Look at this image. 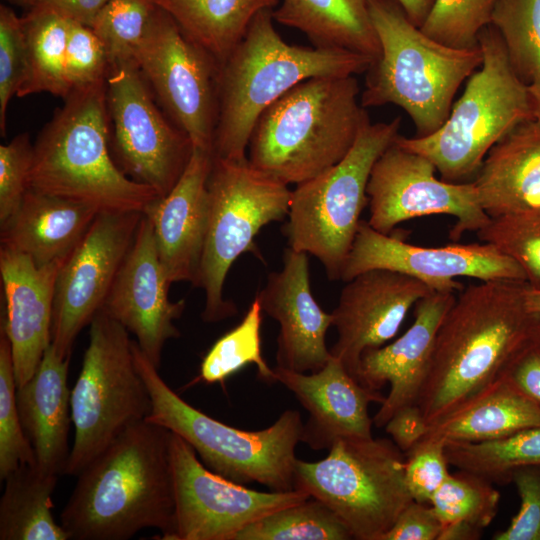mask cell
<instances>
[{
    "instance_id": "obj_28",
    "label": "cell",
    "mask_w": 540,
    "mask_h": 540,
    "mask_svg": "<svg viewBox=\"0 0 540 540\" xmlns=\"http://www.w3.org/2000/svg\"><path fill=\"white\" fill-rule=\"evenodd\" d=\"M100 211L89 204L29 188L1 229V245L43 266L65 260Z\"/></svg>"
},
{
    "instance_id": "obj_43",
    "label": "cell",
    "mask_w": 540,
    "mask_h": 540,
    "mask_svg": "<svg viewBox=\"0 0 540 540\" xmlns=\"http://www.w3.org/2000/svg\"><path fill=\"white\" fill-rule=\"evenodd\" d=\"M28 71V54L22 18L0 6V131L6 133V114Z\"/></svg>"
},
{
    "instance_id": "obj_25",
    "label": "cell",
    "mask_w": 540,
    "mask_h": 540,
    "mask_svg": "<svg viewBox=\"0 0 540 540\" xmlns=\"http://www.w3.org/2000/svg\"><path fill=\"white\" fill-rule=\"evenodd\" d=\"M63 262L38 266L19 251L0 247L6 304L1 330L10 341L17 387L33 376L51 344L55 283Z\"/></svg>"
},
{
    "instance_id": "obj_20",
    "label": "cell",
    "mask_w": 540,
    "mask_h": 540,
    "mask_svg": "<svg viewBox=\"0 0 540 540\" xmlns=\"http://www.w3.org/2000/svg\"><path fill=\"white\" fill-rule=\"evenodd\" d=\"M345 283L331 312L338 338L330 352L357 379L362 354L394 338L410 309L434 290L386 269L365 271Z\"/></svg>"
},
{
    "instance_id": "obj_3",
    "label": "cell",
    "mask_w": 540,
    "mask_h": 540,
    "mask_svg": "<svg viewBox=\"0 0 540 540\" xmlns=\"http://www.w3.org/2000/svg\"><path fill=\"white\" fill-rule=\"evenodd\" d=\"M372 63L348 50L287 43L274 27L272 10L259 12L220 68L213 155L246 159L259 116L289 90L310 78L357 76Z\"/></svg>"
},
{
    "instance_id": "obj_17",
    "label": "cell",
    "mask_w": 540,
    "mask_h": 540,
    "mask_svg": "<svg viewBox=\"0 0 540 540\" xmlns=\"http://www.w3.org/2000/svg\"><path fill=\"white\" fill-rule=\"evenodd\" d=\"M143 213L100 211L56 278L51 344L70 358L83 327L102 309L133 244Z\"/></svg>"
},
{
    "instance_id": "obj_12",
    "label": "cell",
    "mask_w": 540,
    "mask_h": 540,
    "mask_svg": "<svg viewBox=\"0 0 540 540\" xmlns=\"http://www.w3.org/2000/svg\"><path fill=\"white\" fill-rule=\"evenodd\" d=\"M210 213L196 287L203 289L202 319L218 322L237 307L223 296L226 276L244 253L258 254L254 239L261 228L288 216L292 190L248 161L213 155L207 181Z\"/></svg>"
},
{
    "instance_id": "obj_50",
    "label": "cell",
    "mask_w": 540,
    "mask_h": 540,
    "mask_svg": "<svg viewBox=\"0 0 540 540\" xmlns=\"http://www.w3.org/2000/svg\"><path fill=\"white\" fill-rule=\"evenodd\" d=\"M384 427L396 446L406 453L423 437L428 424L420 407L413 404L397 411Z\"/></svg>"
},
{
    "instance_id": "obj_35",
    "label": "cell",
    "mask_w": 540,
    "mask_h": 540,
    "mask_svg": "<svg viewBox=\"0 0 540 540\" xmlns=\"http://www.w3.org/2000/svg\"><path fill=\"white\" fill-rule=\"evenodd\" d=\"M445 453L451 466L507 484L517 469L540 467V427L484 442H447Z\"/></svg>"
},
{
    "instance_id": "obj_39",
    "label": "cell",
    "mask_w": 540,
    "mask_h": 540,
    "mask_svg": "<svg viewBox=\"0 0 540 540\" xmlns=\"http://www.w3.org/2000/svg\"><path fill=\"white\" fill-rule=\"evenodd\" d=\"M476 234L521 267L528 287L540 289V208L491 218Z\"/></svg>"
},
{
    "instance_id": "obj_8",
    "label": "cell",
    "mask_w": 540,
    "mask_h": 540,
    "mask_svg": "<svg viewBox=\"0 0 540 540\" xmlns=\"http://www.w3.org/2000/svg\"><path fill=\"white\" fill-rule=\"evenodd\" d=\"M483 62L453 103L445 123L424 137L398 135L400 147L428 158L442 180L463 182L477 174L491 148L535 112L528 90L514 72L497 30L479 33Z\"/></svg>"
},
{
    "instance_id": "obj_10",
    "label": "cell",
    "mask_w": 540,
    "mask_h": 540,
    "mask_svg": "<svg viewBox=\"0 0 540 540\" xmlns=\"http://www.w3.org/2000/svg\"><path fill=\"white\" fill-rule=\"evenodd\" d=\"M316 462L297 458L294 488L329 506L356 540H381L413 501L392 439H341Z\"/></svg>"
},
{
    "instance_id": "obj_51",
    "label": "cell",
    "mask_w": 540,
    "mask_h": 540,
    "mask_svg": "<svg viewBox=\"0 0 540 540\" xmlns=\"http://www.w3.org/2000/svg\"><path fill=\"white\" fill-rule=\"evenodd\" d=\"M108 1L109 0H36V4L46 5L69 20L90 27L98 13Z\"/></svg>"
},
{
    "instance_id": "obj_45",
    "label": "cell",
    "mask_w": 540,
    "mask_h": 540,
    "mask_svg": "<svg viewBox=\"0 0 540 540\" xmlns=\"http://www.w3.org/2000/svg\"><path fill=\"white\" fill-rule=\"evenodd\" d=\"M33 144L28 133L0 145V226L19 209L29 189Z\"/></svg>"
},
{
    "instance_id": "obj_6",
    "label": "cell",
    "mask_w": 540,
    "mask_h": 540,
    "mask_svg": "<svg viewBox=\"0 0 540 540\" xmlns=\"http://www.w3.org/2000/svg\"><path fill=\"white\" fill-rule=\"evenodd\" d=\"M368 4L380 55L366 72L361 105H397L411 118L416 137L428 136L445 123L460 85L482 65L480 45L457 49L433 40L396 0Z\"/></svg>"
},
{
    "instance_id": "obj_48",
    "label": "cell",
    "mask_w": 540,
    "mask_h": 540,
    "mask_svg": "<svg viewBox=\"0 0 540 540\" xmlns=\"http://www.w3.org/2000/svg\"><path fill=\"white\" fill-rule=\"evenodd\" d=\"M441 522L429 504L412 501L381 540H439Z\"/></svg>"
},
{
    "instance_id": "obj_54",
    "label": "cell",
    "mask_w": 540,
    "mask_h": 540,
    "mask_svg": "<svg viewBox=\"0 0 540 540\" xmlns=\"http://www.w3.org/2000/svg\"><path fill=\"white\" fill-rule=\"evenodd\" d=\"M535 116L540 117V82L528 85Z\"/></svg>"
},
{
    "instance_id": "obj_14",
    "label": "cell",
    "mask_w": 540,
    "mask_h": 540,
    "mask_svg": "<svg viewBox=\"0 0 540 540\" xmlns=\"http://www.w3.org/2000/svg\"><path fill=\"white\" fill-rule=\"evenodd\" d=\"M134 60L173 123L213 153L220 64L156 6Z\"/></svg>"
},
{
    "instance_id": "obj_49",
    "label": "cell",
    "mask_w": 540,
    "mask_h": 540,
    "mask_svg": "<svg viewBox=\"0 0 540 540\" xmlns=\"http://www.w3.org/2000/svg\"><path fill=\"white\" fill-rule=\"evenodd\" d=\"M503 376L540 406V339L538 335L514 358Z\"/></svg>"
},
{
    "instance_id": "obj_23",
    "label": "cell",
    "mask_w": 540,
    "mask_h": 540,
    "mask_svg": "<svg viewBox=\"0 0 540 540\" xmlns=\"http://www.w3.org/2000/svg\"><path fill=\"white\" fill-rule=\"evenodd\" d=\"M277 382L288 388L308 412L301 442L313 450H329L341 439L372 438L371 403L385 396L357 381L333 355L316 372L301 373L274 367Z\"/></svg>"
},
{
    "instance_id": "obj_38",
    "label": "cell",
    "mask_w": 540,
    "mask_h": 540,
    "mask_svg": "<svg viewBox=\"0 0 540 540\" xmlns=\"http://www.w3.org/2000/svg\"><path fill=\"white\" fill-rule=\"evenodd\" d=\"M262 308L255 297L242 321L219 338L201 363L200 376L205 383L222 382L247 364H255L258 376L276 382L274 369L262 356Z\"/></svg>"
},
{
    "instance_id": "obj_29",
    "label": "cell",
    "mask_w": 540,
    "mask_h": 540,
    "mask_svg": "<svg viewBox=\"0 0 540 540\" xmlns=\"http://www.w3.org/2000/svg\"><path fill=\"white\" fill-rule=\"evenodd\" d=\"M533 427H540V406L502 376L485 391L430 424L420 440L484 442Z\"/></svg>"
},
{
    "instance_id": "obj_2",
    "label": "cell",
    "mask_w": 540,
    "mask_h": 540,
    "mask_svg": "<svg viewBox=\"0 0 540 540\" xmlns=\"http://www.w3.org/2000/svg\"><path fill=\"white\" fill-rule=\"evenodd\" d=\"M172 432L142 420L77 475L60 521L70 540H127L146 528L168 540L175 519Z\"/></svg>"
},
{
    "instance_id": "obj_1",
    "label": "cell",
    "mask_w": 540,
    "mask_h": 540,
    "mask_svg": "<svg viewBox=\"0 0 540 540\" xmlns=\"http://www.w3.org/2000/svg\"><path fill=\"white\" fill-rule=\"evenodd\" d=\"M521 281H480L463 288L445 314L417 401L428 426L500 379L540 324Z\"/></svg>"
},
{
    "instance_id": "obj_40",
    "label": "cell",
    "mask_w": 540,
    "mask_h": 540,
    "mask_svg": "<svg viewBox=\"0 0 540 540\" xmlns=\"http://www.w3.org/2000/svg\"><path fill=\"white\" fill-rule=\"evenodd\" d=\"M17 384L10 341L0 334V479L21 465H35L36 458L19 415Z\"/></svg>"
},
{
    "instance_id": "obj_4",
    "label": "cell",
    "mask_w": 540,
    "mask_h": 540,
    "mask_svg": "<svg viewBox=\"0 0 540 540\" xmlns=\"http://www.w3.org/2000/svg\"><path fill=\"white\" fill-rule=\"evenodd\" d=\"M355 76L302 81L258 118L247 159L259 171L298 185L340 162L369 120Z\"/></svg>"
},
{
    "instance_id": "obj_5",
    "label": "cell",
    "mask_w": 540,
    "mask_h": 540,
    "mask_svg": "<svg viewBox=\"0 0 540 540\" xmlns=\"http://www.w3.org/2000/svg\"><path fill=\"white\" fill-rule=\"evenodd\" d=\"M29 188L99 211L143 213L159 197L112 157L106 80L72 90L43 127L33 144Z\"/></svg>"
},
{
    "instance_id": "obj_21",
    "label": "cell",
    "mask_w": 540,
    "mask_h": 540,
    "mask_svg": "<svg viewBox=\"0 0 540 540\" xmlns=\"http://www.w3.org/2000/svg\"><path fill=\"white\" fill-rule=\"evenodd\" d=\"M255 297L263 312L280 325L276 366L301 373L323 368L332 357L326 346L332 315L313 297L308 254L286 248L282 269L268 275Z\"/></svg>"
},
{
    "instance_id": "obj_37",
    "label": "cell",
    "mask_w": 540,
    "mask_h": 540,
    "mask_svg": "<svg viewBox=\"0 0 540 540\" xmlns=\"http://www.w3.org/2000/svg\"><path fill=\"white\" fill-rule=\"evenodd\" d=\"M491 25L519 79L540 82V0H497Z\"/></svg>"
},
{
    "instance_id": "obj_24",
    "label": "cell",
    "mask_w": 540,
    "mask_h": 540,
    "mask_svg": "<svg viewBox=\"0 0 540 540\" xmlns=\"http://www.w3.org/2000/svg\"><path fill=\"white\" fill-rule=\"evenodd\" d=\"M213 153L194 147L190 161L172 190L150 202V220L159 259L171 283L197 286L209 222L207 181Z\"/></svg>"
},
{
    "instance_id": "obj_34",
    "label": "cell",
    "mask_w": 540,
    "mask_h": 540,
    "mask_svg": "<svg viewBox=\"0 0 540 540\" xmlns=\"http://www.w3.org/2000/svg\"><path fill=\"white\" fill-rule=\"evenodd\" d=\"M457 470L430 501L441 522L439 540H478L496 517L501 495L485 478Z\"/></svg>"
},
{
    "instance_id": "obj_41",
    "label": "cell",
    "mask_w": 540,
    "mask_h": 540,
    "mask_svg": "<svg viewBox=\"0 0 540 540\" xmlns=\"http://www.w3.org/2000/svg\"><path fill=\"white\" fill-rule=\"evenodd\" d=\"M497 0H435L421 31L457 49L479 47L478 37L491 24Z\"/></svg>"
},
{
    "instance_id": "obj_33",
    "label": "cell",
    "mask_w": 540,
    "mask_h": 540,
    "mask_svg": "<svg viewBox=\"0 0 540 540\" xmlns=\"http://www.w3.org/2000/svg\"><path fill=\"white\" fill-rule=\"evenodd\" d=\"M27 54V76L16 96L47 92L66 98V48L70 20L42 4L31 7L22 18Z\"/></svg>"
},
{
    "instance_id": "obj_32",
    "label": "cell",
    "mask_w": 540,
    "mask_h": 540,
    "mask_svg": "<svg viewBox=\"0 0 540 540\" xmlns=\"http://www.w3.org/2000/svg\"><path fill=\"white\" fill-rule=\"evenodd\" d=\"M58 475L21 465L5 479L0 500L1 540H70L55 521L52 494Z\"/></svg>"
},
{
    "instance_id": "obj_9",
    "label": "cell",
    "mask_w": 540,
    "mask_h": 540,
    "mask_svg": "<svg viewBox=\"0 0 540 540\" xmlns=\"http://www.w3.org/2000/svg\"><path fill=\"white\" fill-rule=\"evenodd\" d=\"M400 125V117L388 122L367 120L340 162L292 190L284 228L289 246L316 257L330 280L340 279L369 202L371 170L399 135Z\"/></svg>"
},
{
    "instance_id": "obj_27",
    "label": "cell",
    "mask_w": 540,
    "mask_h": 540,
    "mask_svg": "<svg viewBox=\"0 0 540 540\" xmlns=\"http://www.w3.org/2000/svg\"><path fill=\"white\" fill-rule=\"evenodd\" d=\"M473 183L491 218L540 208V117L521 123L496 143Z\"/></svg>"
},
{
    "instance_id": "obj_55",
    "label": "cell",
    "mask_w": 540,
    "mask_h": 540,
    "mask_svg": "<svg viewBox=\"0 0 540 540\" xmlns=\"http://www.w3.org/2000/svg\"><path fill=\"white\" fill-rule=\"evenodd\" d=\"M20 4L28 5L30 7L34 6L36 4V0H14Z\"/></svg>"
},
{
    "instance_id": "obj_30",
    "label": "cell",
    "mask_w": 540,
    "mask_h": 540,
    "mask_svg": "<svg viewBox=\"0 0 540 540\" xmlns=\"http://www.w3.org/2000/svg\"><path fill=\"white\" fill-rule=\"evenodd\" d=\"M272 16L305 34L314 47L352 51L373 62L379 58L368 0H282Z\"/></svg>"
},
{
    "instance_id": "obj_56",
    "label": "cell",
    "mask_w": 540,
    "mask_h": 540,
    "mask_svg": "<svg viewBox=\"0 0 540 540\" xmlns=\"http://www.w3.org/2000/svg\"><path fill=\"white\" fill-rule=\"evenodd\" d=\"M538 338L540 339V327L538 329Z\"/></svg>"
},
{
    "instance_id": "obj_16",
    "label": "cell",
    "mask_w": 540,
    "mask_h": 540,
    "mask_svg": "<svg viewBox=\"0 0 540 540\" xmlns=\"http://www.w3.org/2000/svg\"><path fill=\"white\" fill-rule=\"evenodd\" d=\"M175 519L168 540H234L251 522L308 499L301 490L262 492L208 469L172 432L170 443Z\"/></svg>"
},
{
    "instance_id": "obj_19",
    "label": "cell",
    "mask_w": 540,
    "mask_h": 540,
    "mask_svg": "<svg viewBox=\"0 0 540 540\" xmlns=\"http://www.w3.org/2000/svg\"><path fill=\"white\" fill-rule=\"evenodd\" d=\"M171 284L159 259L151 222L143 214L101 311L135 336L157 369L165 343L181 335L174 321L181 317L185 301L169 299Z\"/></svg>"
},
{
    "instance_id": "obj_42",
    "label": "cell",
    "mask_w": 540,
    "mask_h": 540,
    "mask_svg": "<svg viewBox=\"0 0 540 540\" xmlns=\"http://www.w3.org/2000/svg\"><path fill=\"white\" fill-rule=\"evenodd\" d=\"M155 5L150 0H109L90 26L103 42L110 65L134 59Z\"/></svg>"
},
{
    "instance_id": "obj_18",
    "label": "cell",
    "mask_w": 540,
    "mask_h": 540,
    "mask_svg": "<svg viewBox=\"0 0 540 540\" xmlns=\"http://www.w3.org/2000/svg\"><path fill=\"white\" fill-rule=\"evenodd\" d=\"M372 269H386L417 278L434 291L460 292L459 277L480 281L526 283L521 267L489 243L424 247L383 234L361 220L340 280L347 282Z\"/></svg>"
},
{
    "instance_id": "obj_31",
    "label": "cell",
    "mask_w": 540,
    "mask_h": 540,
    "mask_svg": "<svg viewBox=\"0 0 540 540\" xmlns=\"http://www.w3.org/2000/svg\"><path fill=\"white\" fill-rule=\"evenodd\" d=\"M220 66L245 35L254 17L280 0H150Z\"/></svg>"
},
{
    "instance_id": "obj_52",
    "label": "cell",
    "mask_w": 540,
    "mask_h": 540,
    "mask_svg": "<svg viewBox=\"0 0 540 540\" xmlns=\"http://www.w3.org/2000/svg\"><path fill=\"white\" fill-rule=\"evenodd\" d=\"M408 18L421 27L429 14L435 0H396Z\"/></svg>"
},
{
    "instance_id": "obj_22",
    "label": "cell",
    "mask_w": 540,
    "mask_h": 540,
    "mask_svg": "<svg viewBox=\"0 0 540 540\" xmlns=\"http://www.w3.org/2000/svg\"><path fill=\"white\" fill-rule=\"evenodd\" d=\"M456 293L433 291L421 298L414 306L413 323L404 334L362 354L358 382L374 391H380L387 383L390 385L373 417L376 427H384L400 409L417 404L439 326Z\"/></svg>"
},
{
    "instance_id": "obj_7",
    "label": "cell",
    "mask_w": 540,
    "mask_h": 540,
    "mask_svg": "<svg viewBox=\"0 0 540 540\" xmlns=\"http://www.w3.org/2000/svg\"><path fill=\"white\" fill-rule=\"evenodd\" d=\"M132 349L136 367L152 400L146 420L179 435L211 471L239 484L259 483L271 491L294 490L295 450L304 423L288 409L269 427L247 431L220 422L191 406L174 392L140 350Z\"/></svg>"
},
{
    "instance_id": "obj_47",
    "label": "cell",
    "mask_w": 540,
    "mask_h": 540,
    "mask_svg": "<svg viewBox=\"0 0 540 540\" xmlns=\"http://www.w3.org/2000/svg\"><path fill=\"white\" fill-rule=\"evenodd\" d=\"M520 497V509L510 525L494 540H540V467L517 469L511 476Z\"/></svg>"
},
{
    "instance_id": "obj_26",
    "label": "cell",
    "mask_w": 540,
    "mask_h": 540,
    "mask_svg": "<svg viewBox=\"0 0 540 540\" xmlns=\"http://www.w3.org/2000/svg\"><path fill=\"white\" fill-rule=\"evenodd\" d=\"M69 361L50 344L33 376L16 392L21 423L34 450L36 465L58 476L64 474L70 454Z\"/></svg>"
},
{
    "instance_id": "obj_15",
    "label": "cell",
    "mask_w": 540,
    "mask_h": 540,
    "mask_svg": "<svg viewBox=\"0 0 540 540\" xmlns=\"http://www.w3.org/2000/svg\"><path fill=\"white\" fill-rule=\"evenodd\" d=\"M426 157L393 142L375 162L367 184L369 225L390 234L400 223L431 215H449L456 222L450 238L477 232L491 217L482 208L472 182H448L435 176Z\"/></svg>"
},
{
    "instance_id": "obj_13",
    "label": "cell",
    "mask_w": 540,
    "mask_h": 540,
    "mask_svg": "<svg viewBox=\"0 0 540 540\" xmlns=\"http://www.w3.org/2000/svg\"><path fill=\"white\" fill-rule=\"evenodd\" d=\"M106 99L115 163L130 179L165 196L190 161V138L158 108L134 59L110 65Z\"/></svg>"
},
{
    "instance_id": "obj_36",
    "label": "cell",
    "mask_w": 540,
    "mask_h": 540,
    "mask_svg": "<svg viewBox=\"0 0 540 540\" xmlns=\"http://www.w3.org/2000/svg\"><path fill=\"white\" fill-rule=\"evenodd\" d=\"M351 532L324 502L309 497L269 513L240 530L234 540H349Z\"/></svg>"
},
{
    "instance_id": "obj_53",
    "label": "cell",
    "mask_w": 540,
    "mask_h": 540,
    "mask_svg": "<svg viewBox=\"0 0 540 540\" xmlns=\"http://www.w3.org/2000/svg\"><path fill=\"white\" fill-rule=\"evenodd\" d=\"M525 302L528 310L538 320L540 324V289L526 287Z\"/></svg>"
},
{
    "instance_id": "obj_44",
    "label": "cell",
    "mask_w": 540,
    "mask_h": 540,
    "mask_svg": "<svg viewBox=\"0 0 540 540\" xmlns=\"http://www.w3.org/2000/svg\"><path fill=\"white\" fill-rule=\"evenodd\" d=\"M106 48L93 29L70 20L66 48V81L70 92L106 80Z\"/></svg>"
},
{
    "instance_id": "obj_11",
    "label": "cell",
    "mask_w": 540,
    "mask_h": 540,
    "mask_svg": "<svg viewBox=\"0 0 540 540\" xmlns=\"http://www.w3.org/2000/svg\"><path fill=\"white\" fill-rule=\"evenodd\" d=\"M71 390L74 440L64 474L77 476L130 425L145 420L152 400L140 375L129 332L99 311Z\"/></svg>"
},
{
    "instance_id": "obj_46",
    "label": "cell",
    "mask_w": 540,
    "mask_h": 540,
    "mask_svg": "<svg viewBox=\"0 0 540 540\" xmlns=\"http://www.w3.org/2000/svg\"><path fill=\"white\" fill-rule=\"evenodd\" d=\"M405 481L413 501L429 504L450 475L445 443L420 440L405 453Z\"/></svg>"
}]
</instances>
